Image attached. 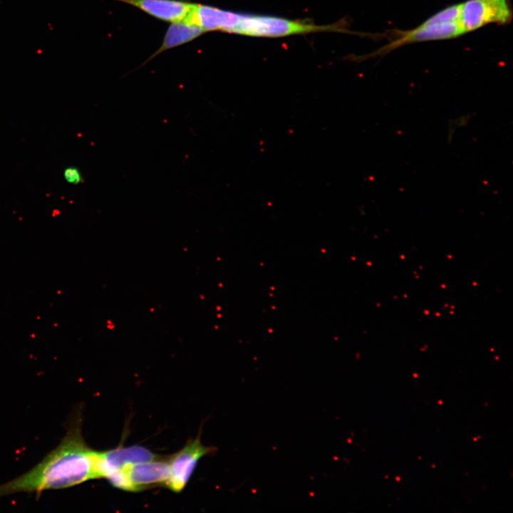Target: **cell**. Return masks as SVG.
<instances>
[{
  "instance_id": "52a82bcc",
  "label": "cell",
  "mask_w": 513,
  "mask_h": 513,
  "mask_svg": "<svg viewBox=\"0 0 513 513\" xmlns=\"http://www.w3.org/2000/svg\"><path fill=\"white\" fill-rule=\"evenodd\" d=\"M132 488L138 492L167 484L170 474L168 460L162 457L129 465L123 469Z\"/></svg>"
},
{
  "instance_id": "5b68a950",
  "label": "cell",
  "mask_w": 513,
  "mask_h": 513,
  "mask_svg": "<svg viewBox=\"0 0 513 513\" xmlns=\"http://www.w3.org/2000/svg\"><path fill=\"white\" fill-rule=\"evenodd\" d=\"M215 451L214 447L204 446L199 437L189 441L168 460L170 474L166 486L175 492H180L189 482L199 460Z\"/></svg>"
},
{
  "instance_id": "8992f818",
  "label": "cell",
  "mask_w": 513,
  "mask_h": 513,
  "mask_svg": "<svg viewBox=\"0 0 513 513\" xmlns=\"http://www.w3.org/2000/svg\"><path fill=\"white\" fill-rule=\"evenodd\" d=\"M160 457L140 445L118 447L105 452H98L97 466L99 478H105L108 474L122 470L129 465Z\"/></svg>"
},
{
  "instance_id": "3957f363",
  "label": "cell",
  "mask_w": 513,
  "mask_h": 513,
  "mask_svg": "<svg viewBox=\"0 0 513 513\" xmlns=\"http://www.w3.org/2000/svg\"><path fill=\"white\" fill-rule=\"evenodd\" d=\"M352 33L343 24L316 25L283 17L241 14L230 33L256 37H282L316 32Z\"/></svg>"
},
{
  "instance_id": "ba28073f",
  "label": "cell",
  "mask_w": 513,
  "mask_h": 513,
  "mask_svg": "<svg viewBox=\"0 0 513 513\" xmlns=\"http://www.w3.org/2000/svg\"><path fill=\"white\" fill-rule=\"evenodd\" d=\"M130 4L159 20L173 23L185 20L194 6L182 0H113Z\"/></svg>"
},
{
  "instance_id": "9c48e42d",
  "label": "cell",
  "mask_w": 513,
  "mask_h": 513,
  "mask_svg": "<svg viewBox=\"0 0 513 513\" xmlns=\"http://www.w3.org/2000/svg\"><path fill=\"white\" fill-rule=\"evenodd\" d=\"M205 33L200 26L186 20L171 23L160 46L145 61L152 60L161 53L182 46Z\"/></svg>"
},
{
  "instance_id": "6da1fadb",
  "label": "cell",
  "mask_w": 513,
  "mask_h": 513,
  "mask_svg": "<svg viewBox=\"0 0 513 513\" xmlns=\"http://www.w3.org/2000/svg\"><path fill=\"white\" fill-rule=\"evenodd\" d=\"M82 415L78 410L68 423L61 442L28 472L0 484V497L27 492L37 496L47 490L66 489L99 479L98 452L82 435Z\"/></svg>"
},
{
  "instance_id": "30bf717a",
  "label": "cell",
  "mask_w": 513,
  "mask_h": 513,
  "mask_svg": "<svg viewBox=\"0 0 513 513\" xmlns=\"http://www.w3.org/2000/svg\"><path fill=\"white\" fill-rule=\"evenodd\" d=\"M63 176L66 182L76 185L83 181L81 170L76 166L70 165L65 167Z\"/></svg>"
},
{
  "instance_id": "277c9868",
  "label": "cell",
  "mask_w": 513,
  "mask_h": 513,
  "mask_svg": "<svg viewBox=\"0 0 513 513\" xmlns=\"http://www.w3.org/2000/svg\"><path fill=\"white\" fill-rule=\"evenodd\" d=\"M513 17L511 0H467L460 4V23L465 33L491 24L506 25Z\"/></svg>"
},
{
  "instance_id": "7a4b0ae2",
  "label": "cell",
  "mask_w": 513,
  "mask_h": 513,
  "mask_svg": "<svg viewBox=\"0 0 513 513\" xmlns=\"http://www.w3.org/2000/svg\"><path fill=\"white\" fill-rule=\"evenodd\" d=\"M460 4L448 6L436 12L414 28L406 31L395 30L390 41L366 58L387 55L401 46L414 43L445 40L465 34L460 21Z\"/></svg>"
}]
</instances>
